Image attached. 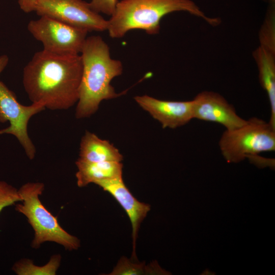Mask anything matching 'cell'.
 <instances>
[{"label": "cell", "mask_w": 275, "mask_h": 275, "mask_svg": "<svg viewBox=\"0 0 275 275\" xmlns=\"http://www.w3.org/2000/svg\"><path fill=\"white\" fill-rule=\"evenodd\" d=\"M275 4H269L260 34V45L275 52Z\"/></svg>", "instance_id": "17"}, {"label": "cell", "mask_w": 275, "mask_h": 275, "mask_svg": "<svg viewBox=\"0 0 275 275\" xmlns=\"http://www.w3.org/2000/svg\"><path fill=\"white\" fill-rule=\"evenodd\" d=\"M253 56L259 71L260 85L267 93L270 107V124L275 128V52L260 45Z\"/></svg>", "instance_id": "14"}, {"label": "cell", "mask_w": 275, "mask_h": 275, "mask_svg": "<svg viewBox=\"0 0 275 275\" xmlns=\"http://www.w3.org/2000/svg\"><path fill=\"white\" fill-rule=\"evenodd\" d=\"M28 31L43 45L44 50L59 54L80 53L88 32L47 16L31 20Z\"/></svg>", "instance_id": "6"}, {"label": "cell", "mask_w": 275, "mask_h": 275, "mask_svg": "<svg viewBox=\"0 0 275 275\" xmlns=\"http://www.w3.org/2000/svg\"><path fill=\"white\" fill-rule=\"evenodd\" d=\"M156 265H146L145 263H135L125 257H122L109 275H140L157 273Z\"/></svg>", "instance_id": "16"}, {"label": "cell", "mask_w": 275, "mask_h": 275, "mask_svg": "<svg viewBox=\"0 0 275 275\" xmlns=\"http://www.w3.org/2000/svg\"><path fill=\"white\" fill-rule=\"evenodd\" d=\"M78 159L90 162H121L123 157L109 142L87 131L80 141Z\"/></svg>", "instance_id": "13"}, {"label": "cell", "mask_w": 275, "mask_h": 275, "mask_svg": "<svg viewBox=\"0 0 275 275\" xmlns=\"http://www.w3.org/2000/svg\"><path fill=\"white\" fill-rule=\"evenodd\" d=\"M44 109L43 105L37 103L28 106L21 104L14 93L0 81V122L8 121L10 124L0 130V134L15 136L30 159L35 158L36 150L28 134V123L32 116Z\"/></svg>", "instance_id": "7"}, {"label": "cell", "mask_w": 275, "mask_h": 275, "mask_svg": "<svg viewBox=\"0 0 275 275\" xmlns=\"http://www.w3.org/2000/svg\"><path fill=\"white\" fill-rule=\"evenodd\" d=\"M95 184L109 193L126 212L132 226L131 259L136 261L135 248L138 232L141 224L151 209L150 205L138 201L125 185L122 178L103 180Z\"/></svg>", "instance_id": "11"}, {"label": "cell", "mask_w": 275, "mask_h": 275, "mask_svg": "<svg viewBox=\"0 0 275 275\" xmlns=\"http://www.w3.org/2000/svg\"><path fill=\"white\" fill-rule=\"evenodd\" d=\"M82 71L80 54L42 50L24 67L23 85L32 103L51 110L67 109L78 101Z\"/></svg>", "instance_id": "1"}, {"label": "cell", "mask_w": 275, "mask_h": 275, "mask_svg": "<svg viewBox=\"0 0 275 275\" xmlns=\"http://www.w3.org/2000/svg\"><path fill=\"white\" fill-rule=\"evenodd\" d=\"M192 101L193 119L220 124L226 130L239 127L246 122L237 114L234 106L217 92H201Z\"/></svg>", "instance_id": "9"}, {"label": "cell", "mask_w": 275, "mask_h": 275, "mask_svg": "<svg viewBox=\"0 0 275 275\" xmlns=\"http://www.w3.org/2000/svg\"><path fill=\"white\" fill-rule=\"evenodd\" d=\"M21 201V197L16 188L0 181V213L5 207Z\"/></svg>", "instance_id": "18"}, {"label": "cell", "mask_w": 275, "mask_h": 275, "mask_svg": "<svg viewBox=\"0 0 275 275\" xmlns=\"http://www.w3.org/2000/svg\"><path fill=\"white\" fill-rule=\"evenodd\" d=\"M61 260L60 255L52 256L48 262L43 266H37L32 260L24 259L17 262L12 270L18 275H54Z\"/></svg>", "instance_id": "15"}, {"label": "cell", "mask_w": 275, "mask_h": 275, "mask_svg": "<svg viewBox=\"0 0 275 275\" xmlns=\"http://www.w3.org/2000/svg\"><path fill=\"white\" fill-rule=\"evenodd\" d=\"M118 2V0H91L89 4L95 12L111 16L114 13Z\"/></svg>", "instance_id": "19"}, {"label": "cell", "mask_w": 275, "mask_h": 275, "mask_svg": "<svg viewBox=\"0 0 275 275\" xmlns=\"http://www.w3.org/2000/svg\"><path fill=\"white\" fill-rule=\"evenodd\" d=\"M9 62V58L6 55L0 56V74L5 68Z\"/></svg>", "instance_id": "21"}, {"label": "cell", "mask_w": 275, "mask_h": 275, "mask_svg": "<svg viewBox=\"0 0 275 275\" xmlns=\"http://www.w3.org/2000/svg\"><path fill=\"white\" fill-rule=\"evenodd\" d=\"M40 0H18L21 9L26 13L35 11Z\"/></svg>", "instance_id": "20"}, {"label": "cell", "mask_w": 275, "mask_h": 275, "mask_svg": "<svg viewBox=\"0 0 275 275\" xmlns=\"http://www.w3.org/2000/svg\"><path fill=\"white\" fill-rule=\"evenodd\" d=\"M263 1L268 3L269 4H275V0H263Z\"/></svg>", "instance_id": "22"}, {"label": "cell", "mask_w": 275, "mask_h": 275, "mask_svg": "<svg viewBox=\"0 0 275 275\" xmlns=\"http://www.w3.org/2000/svg\"><path fill=\"white\" fill-rule=\"evenodd\" d=\"M44 189L41 182H28L18 190L22 204L16 205L17 211L24 215L34 231L31 246L38 249L46 241L56 242L66 250L72 251L80 247V240L66 231L54 216L41 203L39 196Z\"/></svg>", "instance_id": "4"}, {"label": "cell", "mask_w": 275, "mask_h": 275, "mask_svg": "<svg viewBox=\"0 0 275 275\" xmlns=\"http://www.w3.org/2000/svg\"><path fill=\"white\" fill-rule=\"evenodd\" d=\"M80 56L82 71L75 117H89L96 113L103 100L117 98L125 92L117 93L112 80L123 72L121 62L111 57L107 43L99 36L87 37Z\"/></svg>", "instance_id": "2"}, {"label": "cell", "mask_w": 275, "mask_h": 275, "mask_svg": "<svg viewBox=\"0 0 275 275\" xmlns=\"http://www.w3.org/2000/svg\"><path fill=\"white\" fill-rule=\"evenodd\" d=\"M178 11L187 12L213 26L221 23L220 18L207 16L192 0H121L108 20L107 31L112 38H120L135 29L156 35L161 19Z\"/></svg>", "instance_id": "3"}, {"label": "cell", "mask_w": 275, "mask_h": 275, "mask_svg": "<svg viewBox=\"0 0 275 275\" xmlns=\"http://www.w3.org/2000/svg\"><path fill=\"white\" fill-rule=\"evenodd\" d=\"M220 151L229 162H239L264 152L275 150V128L257 117L243 125L225 130L219 143Z\"/></svg>", "instance_id": "5"}, {"label": "cell", "mask_w": 275, "mask_h": 275, "mask_svg": "<svg viewBox=\"0 0 275 275\" xmlns=\"http://www.w3.org/2000/svg\"><path fill=\"white\" fill-rule=\"evenodd\" d=\"M135 102L163 128L175 129L188 123L193 119V101L159 100L147 95L134 97Z\"/></svg>", "instance_id": "10"}, {"label": "cell", "mask_w": 275, "mask_h": 275, "mask_svg": "<svg viewBox=\"0 0 275 275\" xmlns=\"http://www.w3.org/2000/svg\"><path fill=\"white\" fill-rule=\"evenodd\" d=\"M35 11L88 32L107 29L108 20L82 0H40Z\"/></svg>", "instance_id": "8"}, {"label": "cell", "mask_w": 275, "mask_h": 275, "mask_svg": "<svg viewBox=\"0 0 275 275\" xmlns=\"http://www.w3.org/2000/svg\"><path fill=\"white\" fill-rule=\"evenodd\" d=\"M77 171L75 176L78 187L96 183L103 180L122 178L121 162L103 161L90 162L77 159L75 162Z\"/></svg>", "instance_id": "12"}]
</instances>
